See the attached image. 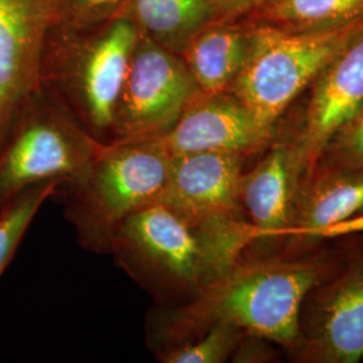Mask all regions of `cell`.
<instances>
[{"label": "cell", "mask_w": 363, "mask_h": 363, "mask_svg": "<svg viewBox=\"0 0 363 363\" xmlns=\"http://www.w3.org/2000/svg\"><path fill=\"white\" fill-rule=\"evenodd\" d=\"M316 265L298 261L235 264L218 281L199 292L189 308L164 316L160 337L172 340L203 325L229 323L253 337L294 346L298 315L307 294L319 284Z\"/></svg>", "instance_id": "6da1fadb"}, {"label": "cell", "mask_w": 363, "mask_h": 363, "mask_svg": "<svg viewBox=\"0 0 363 363\" xmlns=\"http://www.w3.org/2000/svg\"><path fill=\"white\" fill-rule=\"evenodd\" d=\"M64 182L52 179L34 184L0 208V277L11 262L39 208Z\"/></svg>", "instance_id": "ac0fdd59"}, {"label": "cell", "mask_w": 363, "mask_h": 363, "mask_svg": "<svg viewBox=\"0 0 363 363\" xmlns=\"http://www.w3.org/2000/svg\"><path fill=\"white\" fill-rule=\"evenodd\" d=\"M306 172L295 144H276L240 181V203L261 240L286 235Z\"/></svg>", "instance_id": "7c38bea8"}, {"label": "cell", "mask_w": 363, "mask_h": 363, "mask_svg": "<svg viewBox=\"0 0 363 363\" xmlns=\"http://www.w3.org/2000/svg\"><path fill=\"white\" fill-rule=\"evenodd\" d=\"M361 30L363 18L318 31L255 25L247 30L244 64L228 91L272 135L286 108Z\"/></svg>", "instance_id": "3957f363"}, {"label": "cell", "mask_w": 363, "mask_h": 363, "mask_svg": "<svg viewBox=\"0 0 363 363\" xmlns=\"http://www.w3.org/2000/svg\"><path fill=\"white\" fill-rule=\"evenodd\" d=\"M52 0H0V147L37 94Z\"/></svg>", "instance_id": "52a82bcc"}, {"label": "cell", "mask_w": 363, "mask_h": 363, "mask_svg": "<svg viewBox=\"0 0 363 363\" xmlns=\"http://www.w3.org/2000/svg\"><path fill=\"white\" fill-rule=\"evenodd\" d=\"M247 30L229 25H208L191 39L183 50L201 91H228L244 64Z\"/></svg>", "instance_id": "2e32d148"}, {"label": "cell", "mask_w": 363, "mask_h": 363, "mask_svg": "<svg viewBox=\"0 0 363 363\" xmlns=\"http://www.w3.org/2000/svg\"><path fill=\"white\" fill-rule=\"evenodd\" d=\"M363 233V214L351 218L345 222L337 223L334 226H330L320 233H318L316 238H334L339 235H346V234Z\"/></svg>", "instance_id": "603a6c76"}, {"label": "cell", "mask_w": 363, "mask_h": 363, "mask_svg": "<svg viewBox=\"0 0 363 363\" xmlns=\"http://www.w3.org/2000/svg\"><path fill=\"white\" fill-rule=\"evenodd\" d=\"M325 154L337 167L363 169V108L331 139Z\"/></svg>", "instance_id": "ffe728a7"}, {"label": "cell", "mask_w": 363, "mask_h": 363, "mask_svg": "<svg viewBox=\"0 0 363 363\" xmlns=\"http://www.w3.org/2000/svg\"><path fill=\"white\" fill-rule=\"evenodd\" d=\"M272 135L262 130L232 91H199L177 123L151 138L171 157L191 152L245 156L265 147Z\"/></svg>", "instance_id": "ba28073f"}, {"label": "cell", "mask_w": 363, "mask_h": 363, "mask_svg": "<svg viewBox=\"0 0 363 363\" xmlns=\"http://www.w3.org/2000/svg\"><path fill=\"white\" fill-rule=\"evenodd\" d=\"M272 0H216L218 13L225 18H234L242 13H253Z\"/></svg>", "instance_id": "7402d4cb"}, {"label": "cell", "mask_w": 363, "mask_h": 363, "mask_svg": "<svg viewBox=\"0 0 363 363\" xmlns=\"http://www.w3.org/2000/svg\"><path fill=\"white\" fill-rule=\"evenodd\" d=\"M199 91L184 60L140 34L118 96L113 142L144 140L164 133Z\"/></svg>", "instance_id": "5b68a950"}, {"label": "cell", "mask_w": 363, "mask_h": 363, "mask_svg": "<svg viewBox=\"0 0 363 363\" xmlns=\"http://www.w3.org/2000/svg\"><path fill=\"white\" fill-rule=\"evenodd\" d=\"M139 38V27L128 18L118 16L78 64V96L96 132L112 130L118 96Z\"/></svg>", "instance_id": "8fae6325"}, {"label": "cell", "mask_w": 363, "mask_h": 363, "mask_svg": "<svg viewBox=\"0 0 363 363\" xmlns=\"http://www.w3.org/2000/svg\"><path fill=\"white\" fill-rule=\"evenodd\" d=\"M171 156L152 139L105 143L103 151L78 177L72 220L91 245L111 244L117 226L130 214L160 202Z\"/></svg>", "instance_id": "277c9868"}, {"label": "cell", "mask_w": 363, "mask_h": 363, "mask_svg": "<svg viewBox=\"0 0 363 363\" xmlns=\"http://www.w3.org/2000/svg\"><path fill=\"white\" fill-rule=\"evenodd\" d=\"M242 160L228 152L172 156L160 203L194 222L238 217Z\"/></svg>", "instance_id": "30bf717a"}, {"label": "cell", "mask_w": 363, "mask_h": 363, "mask_svg": "<svg viewBox=\"0 0 363 363\" xmlns=\"http://www.w3.org/2000/svg\"><path fill=\"white\" fill-rule=\"evenodd\" d=\"M311 351L320 362L362 359L363 261L325 291L313 323Z\"/></svg>", "instance_id": "4fadbf2b"}, {"label": "cell", "mask_w": 363, "mask_h": 363, "mask_svg": "<svg viewBox=\"0 0 363 363\" xmlns=\"http://www.w3.org/2000/svg\"><path fill=\"white\" fill-rule=\"evenodd\" d=\"M256 240L259 230L241 216L194 222L156 202L123 220L109 245L157 277L201 292L238 264Z\"/></svg>", "instance_id": "7a4b0ae2"}, {"label": "cell", "mask_w": 363, "mask_h": 363, "mask_svg": "<svg viewBox=\"0 0 363 363\" xmlns=\"http://www.w3.org/2000/svg\"><path fill=\"white\" fill-rule=\"evenodd\" d=\"M104 147L72 124L23 109L0 147V208L42 182L76 181Z\"/></svg>", "instance_id": "8992f818"}, {"label": "cell", "mask_w": 363, "mask_h": 363, "mask_svg": "<svg viewBox=\"0 0 363 363\" xmlns=\"http://www.w3.org/2000/svg\"><path fill=\"white\" fill-rule=\"evenodd\" d=\"M245 333L229 323H213L203 337L162 350L159 359L166 363L225 362Z\"/></svg>", "instance_id": "d6986e66"}, {"label": "cell", "mask_w": 363, "mask_h": 363, "mask_svg": "<svg viewBox=\"0 0 363 363\" xmlns=\"http://www.w3.org/2000/svg\"><path fill=\"white\" fill-rule=\"evenodd\" d=\"M363 108V30L312 81L304 123L295 144L311 172L331 139Z\"/></svg>", "instance_id": "9c48e42d"}, {"label": "cell", "mask_w": 363, "mask_h": 363, "mask_svg": "<svg viewBox=\"0 0 363 363\" xmlns=\"http://www.w3.org/2000/svg\"><path fill=\"white\" fill-rule=\"evenodd\" d=\"M121 0H64L69 13L78 18L91 16L113 9Z\"/></svg>", "instance_id": "44dd1931"}, {"label": "cell", "mask_w": 363, "mask_h": 363, "mask_svg": "<svg viewBox=\"0 0 363 363\" xmlns=\"http://www.w3.org/2000/svg\"><path fill=\"white\" fill-rule=\"evenodd\" d=\"M250 13L256 25L318 31L362 19L363 0H272Z\"/></svg>", "instance_id": "e0dca14e"}, {"label": "cell", "mask_w": 363, "mask_h": 363, "mask_svg": "<svg viewBox=\"0 0 363 363\" xmlns=\"http://www.w3.org/2000/svg\"><path fill=\"white\" fill-rule=\"evenodd\" d=\"M217 13L216 0H130L121 16L169 52H182Z\"/></svg>", "instance_id": "9a60e30c"}, {"label": "cell", "mask_w": 363, "mask_h": 363, "mask_svg": "<svg viewBox=\"0 0 363 363\" xmlns=\"http://www.w3.org/2000/svg\"><path fill=\"white\" fill-rule=\"evenodd\" d=\"M363 214V169L337 167L298 193L286 235L316 237Z\"/></svg>", "instance_id": "5bb4252c"}]
</instances>
